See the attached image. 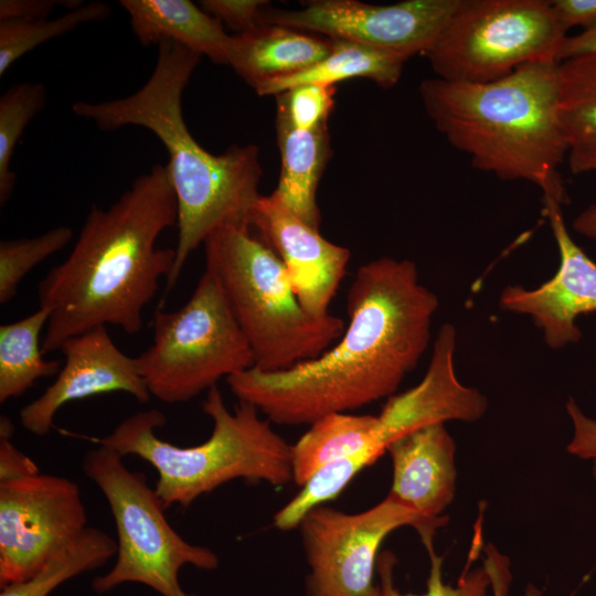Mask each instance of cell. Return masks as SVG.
<instances>
[{
	"instance_id": "6da1fadb",
	"label": "cell",
	"mask_w": 596,
	"mask_h": 596,
	"mask_svg": "<svg viewBox=\"0 0 596 596\" xmlns=\"http://www.w3.org/2000/svg\"><path fill=\"white\" fill-rule=\"evenodd\" d=\"M438 305L414 262H368L348 290L349 324L332 348L283 371L253 366L226 383L240 402L279 425H310L391 397L426 351Z\"/></svg>"
},
{
	"instance_id": "7a4b0ae2",
	"label": "cell",
	"mask_w": 596,
	"mask_h": 596,
	"mask_svg": "<svg viewBox=\"0 0 596 596\" xmlns=\"http://www.w3.org/2000/svg\"><path fill=\"white\" fill-rule=\"evenodd\" d=\"M177 222L175 193L161 163L109 207L93 205L68 256L38 286L40 307L51 310L43 354L102 326L139 332L143 309L175 262V249L157 247V241Z\"/></svg>"
},
{
	"instance_id": "3957f363",
	"label": "cell",
	"mask_w": 596,
	"mask_h": 596,
	"mask_svg": "<svg viewBox=\"0 0 596 596\" xmlns=\"http://www.w3.org/2000/svg\"><path fill=\"white\" fill-rule=\"evenodd\" d=\"M158 46L155 68L137 92L99 103L76 102L72 111L105 131L143 127L166 147L179 231L166 285L170 291L190 255L210 234L223 227H251L263 169L255 145H233L214 155L194 139L183 117L182 95L201 56L173 42Z\"/></svg>"
},
{
	"instance_id": "277c9868",
	"label": "cell",
	"mask_w": 596,
	"mask_h": 596,
	"mask_svg": "<svg viewBox=\"0 0 596 596\" xmlns=\"http://www.w3.org/2000/svg\"><path fill=\"white\" fill-rule=\"evenodd\" d=\"M558 63L533 62L481 84L438 77L419 84L435 128L471 164L504 181L539 187L544 201L563 203L558 167L566 146L557 121Z\"/></svg>"
},
{
	"instance_id": "5b68a950",
	"label": "cell",
	"mask_w": 596,
	"mask_h": 596,
	"mask_svg": "<svg viewBox=\"0 0 596 596\" xmlns=\"http://www.w3.org/2000/svg\"><path fill=\"white\" fill-rule=\"evenodd\" d=\"M203 412L212 419L211 436L180 447L158 437L166 416L156 408L139 411L110 434L95 439L123 458L137 456L158 472L155 490L164 509L189 507L199 497L234 480L265 481L281 487L292 481L291 446L262 419L259 411L240 402L231 412L217 386L206 393Z\"/></svg>"
},
{
	"instance_id": "8992f818",
	"label": "cell",
	"mask_w": 596,
	"mask_h": 596,
	"mask_svg": "<svg viewBox=\"0 0 596 596\" xmlns=\"http://www.w3.org/2000/svg\"><path fill=\"white\" fill-rule=\"evenodd\" d=\"M205 268L220 280L254 355V368L276 372L319 356L345 327L300 304L277 254L247 227H223L203 243Z\"/></svg>"
},
{
	"instance_id": "52a82bcc",
	"label": "cell",
	"mask_w": 596,
	"mask_h": 596,
	"mask_svg": "<svg viewBox=\"0 0 596 596\" xmlns=\"http://www.w3.org/2000/svg\"><path fill=\"white\" fill-rule=\"evenodd\" d=\"M82 470L105 496L117 532L116 562L93 579L94 592L104 594L125 583H138L160 596H195L181 587V567L215 570L217 554L187 542L174 531L156 490L141 472L130 471L115 450L99 445L87 451Z\"/></svg>"
},
{
	"instance_id": "ba28073f",
	"label": "cell",
	"mask_w": 596,
	"mask_h": 596,
	"mask_svg": "<svg viewBox=\"0 0 596 596\" xmlns=\"http://www.w3.org/2000/svg\"><path fill=\"white\" fill-rule=\"evenodd\" d=\"M152 344L135 358L149 393L183 403L254 366L252 349L217 277L209 269L178 310L155 313Z\"/></svg>"
},
{
	"instance_id": "9c48e42d",
	"label": "cell",
	"mask_w": 596,
	"mask_h": 596,
	"mask_svg": "<svg viewBox=\"0 0 596 596\" xmlns=\"http://www.w3.org/2000/svg\"><path fill=\"white\" fill-rule=\"evenodd\" d=\"M566 36L549 1L458 0L423 55L438 78L481 84L529 63H558Z\"/></svg>"
},
{
	"instance_id": "30bf717a",
	"label": "cell",
	"mask_w": 596,
	"mask_h": 596,
	"mask_svg": "<svg viewBox=\"0 0 596 596\" xmlns=\"http://www.w3.org/2000/svg\"><path fill=\"white\" fill-rule=\"evenodd\" d=\"M402 526L414 528L423 544L441 528L387 496L358 513L327 505L312 509L298 526L310 568L307 596H379L374 581L379 550Z\"/></svg>"
},
{
	"instance_id": "8fae6325",
	"label": "cell",
	"mask_w": 596,
	"mask_h": 596,
	"mask_svg": "<svg viewBox=\"0 0 596 596\" xmlns=\"http://www.w3.org/2000/svg\"><path fill=\"white\" fill-rule=\"evenodd\" d=\"M86 523L79 488L66 477L39 472L0 482V586L29 578Z\"/></svg>"
},
{
	"instance_id": "7c38bea8",
	"label": "cell",
	"mask_w": 596,
	"mask_h": 596,
	"mask_svg": "<svg viewBox=\"0 0 596 596\" xmlns=\"http://www.w3.org/2000/svg\"><path fill=\"white\" fill-rule=\"evenodd\" d=\"M457 3L458 0H404L392 4L315 0L297 10L267 4L258 22L363 44L407 61L429 49Z\"/></svg>"
},
{
	"instance_id": "4fadbf2b",
	"label": "cell",
	"mask_w": 596,
	"mask_h": 596,
	"mask_svg": "<svg viewBox=\"0 0 596 596\" xmlns=\"http://www.w3.org/2000/svg\"><path fill=\"white\" fill-rule=\"evenodd\" d=\"M60 350L64 365L55 381L20 411V424L29 433L49 434L56 413L73 401L110 392L128 393L140 403L150 400L135 358L115 344L106 327L67 339Z\"/></svg>"
},
{
	"instance_id": "5bb4252c",
	"label": "cell",
	"mask_w": 596,
	"mask_h": 596,
	"mask_svg": "<svg viewBox=\"0 0 596 596\" xmlns=\"http://www.w3.org/2000/svg\"><path fill=\"white\" fill-rule=\"evenodd\" d=\"M545 211L560 252L556 274L535 289L509 286L500 306L531 316L551 349L576 343L582 338L576 319L596 311V263L573 241L564 223L561 203L544 201Z\"/></svg>"
},
{
	"instance_id": "9a60e30c",
	"label": "cell",
	"mask_w": 596,
	"mask_h": 596,
	"mask_svg": "<svg viewBox=\"0 0 596 596\" xmlns=\"http://www.w3.org/2000/svg\"><path fill=\"white\" fill-rule=\"evenodd\" d=\"M283 262L302 307L316 317L328 308L345 275L351 253L326 240L273 192L255 202L249 220Z\"/></svg>"
},
{
	"instance_id": "2e32d148",
	"label": "cell",
	"mask_w": 596,
	"mask_h": 596,
	"mask_svg": "<svg viewBox=\"0 0 596 596\" xmlns=\"http://www.w3.org/2000/svg\"><path fill=\"white\" fill-rule=\"evenodd\" d=\"M392 461L387 497L423 520L444 526L443 515L456 492V444L437 423L417 428L394 440L386 450Z\"/></svg>"
},
{
	"instance_id": "e0dca14e",
	"label": "cell",
	"mask_w": 596,
	"mask_h": 596,
	"mask_svg": "<svg viewBox=\"0 0 596 596\" xmlns=\"http://www.w3.org/2000/svg\"><path fill=\"white\" fill-rule=\"evenodd\" d=\"M332 40L301 30L258 23L232 36L228 64L254 91L304 72L323 60Z\"/></svg>"
},
{
	"instance_id": "ac0fdd59",
	"label": "cell",
	"mask_w": 596,
	"mask_h": 596,
	"mask_svg": "<svg viewBox=\"0 0 596 596\" xmlns=\"http://www.w3.org/2000/svg\"><path fill=\"white\" fill-rule=\"evenodd\" d=\"M134 34L143 45L173 42L214 63L228 64L232 36L189 0H121Z\"/></svg>"
},
{
	"instance_id": "d6986e66",
	"label": "cell",
	"mask_w": 596,
	"mask_h": 596,
	"mask_svg": "<svg viewBox=\"0 0 596 596\" xmlns=\"http://www.w3.org/2000/svg\"><path fill=\"white\" fill-rule=\"evenodd\" d=\"M276 131L281 167L274 193L299 219L319 230L317 190L332 155L328 126L298 130L277 111Z\"/></svg>"
},
{
	"instance_id": "ffe728a7",
	"label": "cell",
	"mask_w": 596,
	"mask_h": 596,
	"mask_svg": "<svg viewBox=\"0 0 596 596\" xmlns=\"http://www.w3.org/2000/svg\"><path fill=\"white\" fill-rule=\"evenodd\" d=\"M557 121L571 172H596V53L558 63Z\"/></svg>"
},
{
	"instance_id": "44dd1931",
	"label": "cell",
	"mask_w": 596,
	"mask_h": 596,
	"mask_svg": "<svg viewBox=\"0 0 596 596\" xmlns=\"http://www.w3.org/2000/svg\"><path fill=\"white\" fill-rule=\"evenodd\" d=\"M386 451L377 432L376 415L336 413L323 416L291 446L292 481L304 486L322 467L354 455Z\"/></svg>"
},
{
	"instance_id": "7402d4cb",
	"label": "cell",
	"mask_w": 596,
	"mask_h": 596,
	"mask_svg": "<svg viewBox=\"0 0 596 596\" xmlns=\"http://www.w3.org/2000/svg\"><path fill=\"white\" fill-rule=\"evenodd\" d=\"M406 60L363 44L332 40L329 54L308 70L298 74L270 81L255 92L259 96L278 95L302 84L336 86L350 78H366L383 88L400 81Z\"/></svg>"
},
{
	"instance_id": "603a6c76",
	"label": "cell",
	"mask_w": 596,
	"mask_h": 596,
	"mask_svg": "<svg viewBox=\"0 0 596 596\" xmlns=\"http://www.w3.org/2000/svg\"><path fill=\"white\" fill-rule=\"evenodd\" d=\"M51 310L40 307L14 322L0 327V403L25 393L42 377L55 375L61 360H45L40 334L47 324Z\"/></svg>"
},
{
	"instance_id": "cb8c5ba5",
	"label": "cell",
	"mask_w": 596,
	"mask_h": 596,
	"mask_svg": "<svg viewBox=\"0 0 596 596\" xmlns=\"http://www.w3.org/2000/svg\"><path fill=\"white\" fill-rule=\"evenodd\" d=\"M116 553L115 539L97 528L86 526L29 578L1 587L0 596H49L72 577L102 567Z\"/></svg>"
},
{
	"instance_id": "d4e9b609",
	"label": "cell",
	"mask_w": 596,
	"mask_h": 596,
	"mask_svg": "<svg viewBox=\"0 0 596 596\" xmlns=\"http://www.w3.org/2000/svg\"><path fill=\"white\" fill-rule=\"evenodd\" d=\"M110 8L100 1L82 3L54 19L0 21V76L28 52L77 26L108 18Z\"/></svg>"
},
{
	"instance_id": "484cf974",
	"label": "cell",
	"mask_w": 596,
	"mask_h": 596,
	"mask_svg": "<svg viewBox=\"0 0 596 596\" xmlns=\"http://www.w3.org/2000/svg\"><path fill=\"white\" fill-rule=\"evenodd\" d=\"M46 89L42 83L11 86L0 97V204L11 198L15 174L10 169L14 148L28 124L43 109Z\"/></svg>"
},
{
	"instance_id": "4316f807",
	"label": "cell",
	"mask_w": 596,
	"mask_h": 596,
	"mask_svg": "<svg viewBox=\"0 0 596 596\" xmlns=\"http://www.w3.org/2000/svg\"><path fill=\"white\" fill-rule=\"evenodd\" d=\"M430 561L426 592L422 595L402 593L394 583L396 556L391 551L379 554L376 573L379 576V596H489L491 574L483 561L482 565L470 570L467 563L457 585L446 584L443 579V561L434 549L433 542L424 544Z\"/></svg>"
},
{
	"instance_id": "83f0119b",
	"label": "cell",
	"mask_w": 596,
	"mask_h": 596,
	"mask_svg": "<svg viewBox=\"0 0 596 596\" xmlns=\"http://www.w3.org/2000/svg\"><path fill=\"white\" fill-rule=\"evenodd\" d=\"M72 238L73 231L68 226H57L35 237L1 241L0 304L10 301L26 274L63 249Z\"/></svg>"
},
{
	"instance_id": "f1b7e54d",
	"label": "cell",
	"mask_w": 596,
	"mask_h": 596,
	"mask_svg": "<svg viewBox=\"0 0 596 596\" xmlns=\"http://www.w3.org/2000/svg\"><path fill=\"white\" fill-rule=\"evenodd\" d=\"M336 86L302 84L276 95L277 111L304 131L327 125L334 107Z\"/></svg>"
},
{
	"instance_id": "f546056e",
	"label": "cell",
	"mask_w": 596,
	"mask_h": 596,
	"mask_svg": "<svg viewBox=\"0 0 596 596\" xmlns=\"http://www.w3.org/2000/svg\"><path fill=\"white\" fill-rule=\"evenodd\" d=\"M201 8L236 34L255 28L262 9L268 4L263 0H203Z\"/></svg>"
},
{
	"instance_id": "4dcf8cb0",
	"label": "cell",
	"mask_w": 596,
	"mask_h": 596,
	"mask_svg": "<svg viewBox=\"0 0 596 596\" xmlns=\"http://www.w3.org/2000/svg\"><path fill=\"white\" fill-rule=\"evenodd\" d=\"M565 408L573 425L567 451L581 459L596 460V419L585 415L572 397L566 402Z\"/></svg>"
},
{
	"instance_id": "1f68e13d",
	"label": "cell",
	"mask_w": 596,
	"mask_h": 596,
	"mask_svg": "<svg viewBox=\"0 0 596 596\" xmlns=\"http://www.w3.org/2000/svg\"><path fill=\"white\" fill-rule=\"evenodd\" d=\"M549 2L553 15L566 32L573 26L587 30L596 25V0H552Z\"/></svg>"
},
{
	"instance_id": "d6a6232c",
	"label": "cell",
	"mask_w": 596,
	"mask_h": 596,
	"mask_svg": "<svg viewBox=\"0 0 596 596\" xmlns=\"http://www.w3.org/2000/svg\"><path fill=\"white\" fill-rule=\"evenodd\" d=\"M36 464L20 451L9 437H0V482L39 473Z\"/></svg>"
},
{
	"instance_id": "836d02e7",
	"label": "cell",
	"mask_w": 596,
	"mask_h": 596,
	"mask_svg": "<svg viewBox=\"0 0 596 596\" xmlns=\"http://www.w3.org/2000/svg\"><path fill=\"white\" fill-rule=\"evenodd\" d=\"M486 552V558L483 560L489 567L491 574V590L493 596H508L511 584L510 562L507 556L499 553V551L488 545L483 547ZM541 590L529 585L525 596H540ZM571 596H575L573 593Z\"/></svg>"
},
{
	"instance_id": "e575fe53",
	"label": "cell",
	"mask_w": 596,
	"mask_h": 596,
	"mask_svg": "<svg viewBox=\"0 0 596 596\" xmlns=\"http://www.w3.org/2000/svg\"><path fill=\"white\" fill-rule=\"evenodd\" d=\"M60 1L54 0H1V20L46 19Z\"/></svg>"
},
{
	"instance_id": "d590c367",
	"label": "cell",
	"mask_w": 596,
	"mask_h": 596,
	"mask_svg": "<svg viewBox=\"0 0 596 596\" xmlns=\"http://www.w3.org/2000/svg\"><path fill=\"white\" fill-rule=\"evenodd\" d=\"M596 53V25L572 36H566L558 54V63L575 56Z\"/></svg>"
},
{
	"instance_id": "8d00e7d4",
	"label": "cell",
	"mask_w": 596,
	"mask_h": 596,
	"mask_svg": "<svg viewBox=\"0 0 596 596\" xmlns=\"http://www.w3.org/2000/svg\"><path fill=\"white\" fill-rule=\"evenodd\" d=\"M572 225L576 233L596 240V204L588 205L577 214Z\"/></svg>"
},
{
	"instance_id": "74e56055",
	"label": "cell",
	"mask_w": 596,
	"mask_h": 596,
	"mask_svg": "<svg viewBox=\"0 0 596 596\" xmlns=\"http://www.w3.org/2000/svg\"><path fill=\"white\" fill-rule=\"evenodd\" d=\"M14 427L7 416H1L0 418V437H9L11 438L13 436Z\"/></svg>"
},
{
	"instance_id": "f35d334b",
	"label": "cell",
	"mask_w": 596,
	"mask_h": 596,
	"mask_svg": "<svg viewBox=\"0 0 596 596\" xmlns=\"http://www.w3.org/2000/svg\"><path fill=\"white\" fill-rule=\"evenodd\" d=\"M593 477L596 481V460L593 461V468H592Z\"/></svg>"
}]
</instances>
